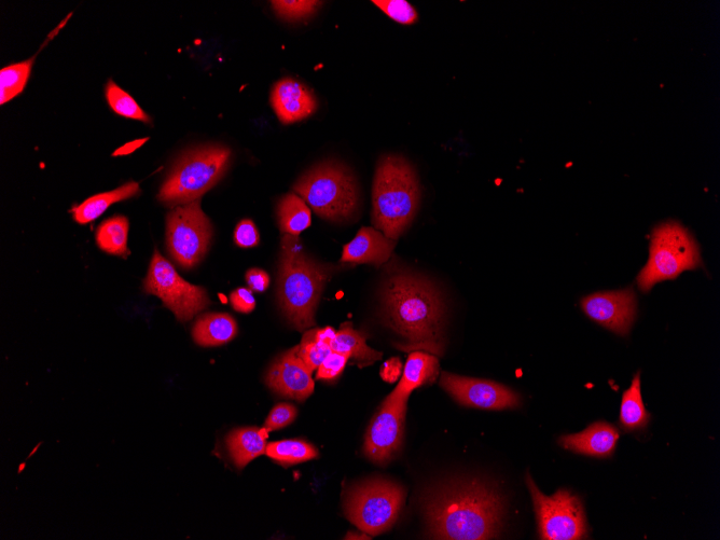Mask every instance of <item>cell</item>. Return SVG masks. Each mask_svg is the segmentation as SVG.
<instances>
[{"mask_svg": "<svg viewBox=\"0 0 720 540\" xmlns=\"http://www.w3.org/2000/svg\"><path fill=\"white\" fill-rule=\"evenodd\" d=\"M424 512L435 539L483 540L500 534L505 506L500 492L490 484L465 480L427 496Z\"/></svg>", "mask_w": 720, "mask_h": 540, "instance_id": "obj_1", "label": "cell"}, {"mask_svg": "<svg viewBox=\"0 0 720 540\" xmlns=\"http://www.w3.org/2000/svg\"><path fill=\"white\" fill-rule=\"evenodd\" d=\"M382 302L386 324L407 341L403 350L442 355L445 309L431 283L411 272L394 270L384 283Z\"/></svg>", "mask_w": 720, "mask_h": 540, "instance_id": "obj_2", "label": "cell"}, {"mask_svg": "<svg viewBox=\"0 0 720 540\" xmlns=\"http://www.w3.org/2000/svg\"><path fill=\"white\" fill-rule=\"evenodd\" d=\"M331 271L303 252L298 237L284 234L279 265V301L287 320L298 330L315 325V312Z\"/></svg>", "mask_w": 720, "mask_h": 540, "instance_id": "obj_3", "label": "cell"}, {"mask_svg": "<svg viewBox=\"0 0 720 540\" xmlns=\"http://www.w3.org/2000/svg\"><path fill=\"white\" fill-rule=\"evenodd\" d=\"M420 198L419 179L412 165L399 156L381 158L373 182V226L396 241L417 215Z\"/></svg>", "mask_w": 720, "mask_h": 540, "instance_id": "obj_4", "label": "cell"}, {"mask_svg": "<svg viewBox=\"0 0 720 540\" xmlns=\"http://www.w3.org/2000/svg\"><path fill=\"white\" fill-rule=\"evenodd\" d=\"M294 191L326 220L342 223L358 211L359 192L355 178L350 170L334 161L317 165L304 174Z\"/></svg>", "mask_w": 720, "mask_h": 540, "instance_id": "obj_5", "label": "cell"}, {"mask_svg": "<svg viewBox=\"0 0 720 540\" xmlns=\"http://www.w3.org/2000/svg\"><path fill=\"white\" fill-rule=\"evenodd\" d=\"M231 150L223 146L203 147L180 158L166 178L158 199L165 205H185L199 200L224 177Z\"/></svg>", "mask_w": 720, "mask_h": 540, "instance_id": "obj_6", "label": "cell"}, {"mask_svg": "<svg viewBox=\"0 0 720 540\" xmlns=\"http://www.w3.org/2000/svg\"><path fill=\"white\" fill-rule=\"evenodd\" d=\"M700 267V248L694 235L675 221H669L653 231L649 259L636 283L641 292L648 293L656 284L675 280L683 272Z\"/></svg>", "mask_w": 720, "mask_h": 540, "instance_id": "obj_7", "label": "cell"}, {"mask_svg": "<svg viewBox=\"0 0 720 540\" xmlns=\"http://www.w3.org/2000/svg\"><path fill=\"white\" fill-rule=\"evenodd\" d=\"M406 500L399 484L376 479L354 488L345 501V516L369 535H380L392 529Z\"/></svg>", "mask_w": 720, "mask_h": 540, "instance_id": "obj_8", "label": "cell"}, {"mask_svg": "<svg viewBox=\"0 0 720 540\" xmlns=\"http://www.w3.org/2000/svg\"><path fill=\"white\" fill-rule=\"evenodd\" d=\"M539 536L545 540H579L587 538L585 510L580 498L570 491L560 490L552 496L540 492L530 474L526 475Z\"/></svg>", "mask_w": 720, "mask_h": 540, "instance_id": "obj_9", "label": "cell"}, {"mask_svg": "<svg viewBox=\"0 0 720 540\" xmlns=\"http://www.w3.org/2000/svg\"><path fill=\"white\" fill-rule=\"evenodd\" d=\"M213 237L211 221L200 201L179 205L166 217V243L172 258L185 269L201 262Z\"/></svg>", "mask_w": 720, "mask_h": 540, "instance_id": "obj_10", "label": "cell"}, {"mask_svg": "<svg viewBox=\"0 0 720 540\" xmlns=\"http://www.w3.org/2000/svg\"><path fill=\"white\" fill-rule=\"evenodd\" d=\"M144 290L149 295L159 297L180 323L191 321L211 304L206 290L180 278L172 263L158 249L151 259Z\"/></svg>", "mask_w": 720, "mask_h": 540, "instance_id": "obj_11", "label": "cell"}, {"mask_svg": "<svg viewBox=\"0 0 720 540\" xmlns=\"http://www.w3.org/2000/svg\"><path fill=\"white\" fill-rule=\"evenodd\" d=\"M407 403H398L386 397L368 428L364 453L377 464H386L395 458L403 446Z\"/></svg>", "mask_w": 720, "mask_h": 540, "instance_id": "obj_12", "label": "cell"}, {"mask_svg": "<svg viewBox=\"0 0 720 540\" xmlns=\"http://www.w3.org/2000/svg\"><path fill=\"white\" fill-rule=\"evenodd\" d=\"M442 389L459 404L483 410L500 411L515 409L521 404V397L509 387L488 380H480L442 373Z\"/></svg>", "mask_w": 720, "mask_h": 540, "instance_id": "obj_13", "label": "cell"}, {"mask_svg": "<svg viewBox=\"0 0 720 540\" xmlns=\"http://www.w3.org/2000/svg\"><path fill=\"white\" fill-rule=\"evenodd\" d=\"M580 304L590 320L621 337L629 335L638 316V300L633 288L593 294Z\"/></svg>", "mask_w": 720, "mask_h": 540, "instance_id": "obj_14", "label": "cell"}, {"mask_svg": "<svg viewBox=\"0 0 720 540\" xmlns=\"http://www.w3.org/2000/svg\"><path fill=\"white\" fill-rule=\"evenodd\" d=\"M312 371L303 363L299 348L287 351L268 371L266 383L270 389L282 396L297 401L308 399L314 392Z\"/></svg>", "mask_w": 720, "mask_h": 540, "instance_id": "obj_15", "label": "cell"}, {"mask_svg": "<svg viewBox=\"0 0 720 540\" xmlns=\"http://www.w3.org/2000/svg\"><path fill=\"white\" fill-rule=\"evenodd\" d=\"M271 103L276 115L284 124L306 119L312 116L317 108V101L312 91L290 78L275 83Z\"/></svg>", "mask_w": 720, "mask_h": 540, "instance_id": "obj_16", "label": "cell"}, {"mask_svg": "<svg viewBox=\"0 0 720 540\" xmlns=\"http://www.w3.org/2000/svg\"><path fill=\"white\" fill-rule=\"evenodd\" d=\"M396 241L375 229L364 227L358 231L355 239L343 248L341 261L354 265L381 266L389 261L394 252Z\"/></svg>", "mask_w": 720, "mask_h": 540, "instance_id": "obj_17", "label": "cell"}, {"mask_svg": "<svg viewBox=\"0 0 720 540\" xmlns=\"http://www.w3.org/2000/svg\"><path fill=\"white\" fill-rule=\"evenodd\" d=\"M619 437L618 429L614 425L597 422L584 432L562 436L559 443L561 447L574 453L604 459L614 454Z\"/></svg>", "mask_w": 720, "mask_h": 540, "instance_id": "obj_18", "label": "cell"}, {"mask_svg": "<svg viewBox=\"0 0 720 540\" xmlns=\"http://www.w3.org/2000/svg\"><path fill=\"white\" fill-rule=\"evenodd\" d=\"M438 373L439 360L436 355L424 351H414L408 357L403 377L387 398L398 401V403H408L411 393L427 383L435 382Z\"/></svg>", "mask_w": 720, "mask_h": 540, "instance_id": "obj_19", "label": "cell"}, {"mask_svg": "<svg viewBox=\"0 0 720 540\" xmlns=\"http://www.w3.org/2000/svg\"><path fill=\"white\" fill-rule=\"evenodd\" d=\"M269 433L266 427L234 429L228 435L226 445L235 467L242 470L260 455L266 454Z\"/></svg>", "mask_w": 720, "mask_h": 540, "instance_id": "obj_20", "label": "cell"}, {"mask_svg": "<svg viewBox=\"0 0 720 540\" xmlns=\"http://www.w3.org/2000/svg\"><path fill=\"white\" fill-rule=\"evenodd\" d=\"M237 335V322L226 313L203 315L192 328L193 340L205 348L227 344Z\"/></svg>", "mask_w": 720, "mask_h": 540, "instance_id": "obj_21", "label": "cell"}, {"mask_svg": "<svg viewBox=\"0 0 720 540\" xmlns=\"http://www.w3.org/2000/svg\"><path fill=\"white\" fill-rule=\"evenodd\" d=\"M140 192V185L131 182L116 190L96 195L73 209L74 219L80 225L89 224L104 214L110 205L131 199L140 195Z\"/></svg>", "mask_w": 720, "mask_h": 540, "instance_id": "obj_22", "label": "cell"}, {"mask_svg": "<svg viewBox=\"0 0 720 540\" xmlns=\"http://www.w3.org/2000/svg\"><path fill=\"white\" fill-rule=\"evenodd\" d=\"M330 348L332 352L349 354L362 366L371 365L382 357V353L372 350L362 332L355 330L350 323L341 326Z\"/></svg>", "mask_w": 720, "mask_h": 540, "instance_id": "obj_23", "label": "cell"}, {"mask_svg": "<svg viewBox=\"0 0 720 540\" xmlns=\"http://www.w3.org/2000/svg\"><path fill=\"white\" fill-rule=\"evenodd\" d=\"M650 414L647 412L641 391V376L636 373L631 386L623 394L620 408V426L623 431L635 432L644 429L649 421Z\"/></svg>", "mask_w": 720, "mask_h": 540, "instance_id": "obj_24", "label": "cell"}, {"mask_svg": "<svg viewBox=\"0 0 720 540\" xmlns=\"http://www.w3.org/2000/svg\"><path fill=\"white\" fill-rule=\"evenodd\" d=\"M276 213H278L281 231L284 234L294 235V237H298L312 223L311 211L306 201L295 193H289L281 199Z\"/></svg>", "mask_w": 720, "mask_h": 540, "instance_id": "obj_25", "label": "cell"}, {"mask_svg": "<svg viewBox=\"0 0 720 540\" xmlns=\"http://www.w3.org/2000/svg\"><path fill=\"white\" fill-rule=\"evenodd\" d=\"M129 220L124 216H115L107 219L96 231V243L105 253L127 258L130 255L128 248Z\"/></svg>", "mask_w": 720, "mask_h": 540, "instance_id": "obj_26", "label": "cell"}, {"mask_svg": "<svg viewBox=\"0 0 720 540\" xmlns=\"http://www.w3.org/2000/svg\"><path fill=\"white\" fill-rule=\"evenodd\" d=\"M266 454L280 464L295 465L316 459L318 450L307 441L293 439L268 443Z\"/></svg>", "mask_w": 720, "mask_h": 540, "instance_id": "obj_27", "label": "cell"}, {"mask_svg": "<svg viewBox=\"0 0 720 540\" xmlns=\"http://www.w3.org/2000/svg\"><path fill=\"white\" fill-rule=\"evenodd\" d=\"M34 59L8 66L0 72V103L15 99L25 88L29 80Z\"/></svg>", "mask_w": 720, "mask_h": 540, "instance_id": "obj_28", "label": "cell"}, {"mask_svg": "<svg viewBox=\"0 0 720 540\" xmlns=\"http://www.w3.org/2000/svg\"><path fill=\"white\" fill-rule=\"evenodd\" d=\"M106 99L116 114L129 119L150 123L151 119L130 94L119 88L113 80L107 83Z\"/></svg>", "mask_w": 720, "mask_h": 540, "instance_id": "obj_29", "label": "cell"}, {"mask_svg": "<svg viewBox=\"0 0 720 540\" xmlns=\"http://www.w3.org/2000/svg\"><path fill=\"white\" fill-rule=\"evenodd\" d=\"M316 329L309 330L304 334L301 344L298 345L299 355L303 363L314 372L318 369L332 352L330 345L318 341L315 337Z\"/></svg>", "mask_w": 720, "mask_h": 540, "instance_id": "obj_30", "label": "cell"}, {"mask_svg": "<svg viewBox=\"0 0 720 540\" xmlns=\"http://www.w3.org/2000/svg\"><path fill=\"white\" fill-rule=\"evenodd\" d=\"M321 2H272V6L280 18L287 21L309 19L322 6Z\"/></svg>", "mask_w": 720, "mask_h": 540, "instance_id": "obj_31", "label": "cell"}, {"mask_svg": "<svg viewBox=\"0 0 720 540\" xmlns=\"http://www.w3.org/2000/svg\"><path fill=\"white\" fill-rule=\"evenodd\" d=\"M372 3L400 24L411 25L419 20L417 10L405 0H375Z\"/></svg>", "mask_w": 720, "mask_h": 540, "instance_id": "obj_32", "label": "cell"}, {"mask_svg": "<svg viewBox=\"0 0 720 540\" xmlns=\"http://www.w3.org/2000/svg\"><path fill=\"white\" fill-rule=\"evenodd\" d=\"M350 358L349 354L331 352L326 357L322 365L318 367L316 379L326 381L337 379L345 369V366L348 364Z\"/></svg>", "mask_w": 720, "mask_h": 540, "instance_id": "obj_33", "label": "cell"}, {"mask_svg": "<svg viewBox=\"0 0 720 540\" xmlns=\"http://www.w3.org/2000/svg\"><path fill=\"white\" fill-rule=\"evenodd\" d=\"M297 408L289 404L276 405L265 422V426L269 432L279 431L292 424L297 418Z\"/></svg>", "mask_w": 720, "mask_h": 540, "instance_id": "obj_34", "label": "cell"}, {"mask_svg": "<svg viewBox=\"0 0 720 540\" xmlns=\"http://www.w3.org/2000/svg\"><path fill=\"white\" fill-rule=\"evenodd\" d=\"M260 237L252 220L244 219L234 230V242L239 247L251 248L259 244Z\"/></svg>", "mask_w": 720, "mask_h": 540, "instance_id": "obj_35", "label": "cell"}, {"mask_svg": "<svg viewBox=\"0 0 720 540\" xmlns=\"http://www.w3.org/2000/svg\"><path fill=\"white\" fill-rule=\"evenodd\" d=\"M232 308L243 314L252 313L256 308V300L253 290L248 288H238L230 295Z\"/></svg>", "mask_w": 720, "mask_h": 540, "instance_id": "obj_36", "label": "cell"}, {"mask_svg": "<svg viewBox=\"0 0 720 540\" xmlns=\"http://www.w3.org/2000/svg\"><path fill=\"white\" fill-rule=\"evenodd\" d=\"M246 283L253 292L263 293L270 285V276L261 269H251L246 273Z\"/></svg>", "mask_w": 720, "mask_h": 540, "instance_id": "obj_37", "label": "cell"}, {"mask_svg": "<svg viewBox=\"0 0 720 540\" xmlns=\"http://www.w3.org/2000/svg\"><path fill=\"white\" fill-rule=\"evenodd\" d=\"M404 367L398 358L387 360L381 369V377L389 383L396 382L403 375Z\"/></svg>", "mask_w": 720, "mask_h": 540, "instance_id": "obj_38", "label": "cell"}, {"mask_svg": "<svg viewBox=\"0 0 720 540\" xmlns=\"http://www.w3.org/2000/svg\"><path fill=\"white\" fill-rule=\"evenodd\" d=\"M337 331L334 328L326 327L323 329H316L315 337L318 341L329 344L336 338Z\"/></svg>", "mask_w": 720, "mask_h": 540, "instance_id": "obj_39", "label": "cell"}, {"mask_svg": "<svg viewBox=\"0 0 720 540\" xmlns=\"http://www.w3.org/2000/svg\"><path fill=\"white\" fill-rule=\"evenodd\" d=\"M148 141V138H143V140H137L130 142L121 148L117 149L114 156H127L132 154L133 151L136 149L142 147L146 142Z\"/></svg>", "mask_w": 720, "mask_h": 540, "instance_id": "obj_40", "label": "cell"}, {"mask_svg": "<svg viewBox=\"0 0 720 540\" xmlns=\"http://www.w3.org/2000/svg\"><path fill=\"white\" fill-rule=\"evenodd\" d=\"M345 539H371V538L366 533L360 534V533L351 532L345 536Z\"/></svg>", "mask_w": 720, "mask_h": 540, "instance_id": "obj_41", "label": "cell"}]
</instances>
